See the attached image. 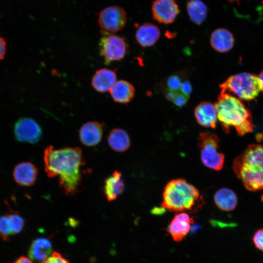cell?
<instances>
[{
    "mask_svg": "<svg viewBox=\"0 0 263 263\" xmlns=\"http://www.w3.org/2000/svg\"><path fill=\"white\" fill-rule=\"evenodd\" d=\"M43 159L48 177L58 176L59 184L64 193L76 195L81 182L80 168L85 165L81 150L77 147L55 149L49 146L44 150Z\"/></svg>",
    "mask_w": 263,
    "mask_h": 263,
    "instance_id": "obj_1",
    "label": "cell"
},
{
    "mask_svg": "<svg viewBox=\"0 0 263 263\" xmlns=\"http://www.w3.org/2000/svg\"><path fill=\"white\" fill-rule=\"evenodd\" d=\"M215 106L217 117L226 133H229L231 128L240 136L253 131L251 113L242 100L230 94L221 93Z\"/></svg>",
    "mask_w": 263,
    "mask_h": 263,
    "instance_id": "obj_2",
    "label": "cell"
},
{
    "mask_svg": "<svg viewBox=\"0 0 263 263\" xmlns=\"http://www.w3.org/2000/svg\"><path fill=\"white\" fill-rule=\"evenodd\" d=\"M232 169L246 189H263V145L250 144L233 162Z\"/></svg>",
    "mask_w": 263,
    "mask_h": 263,
    "instance_id": "obj_3",
    "label": "cell"
},
{
    "mask_svg": "<svg viewBox=\"0 0 263 263\" xmlns=\"http://www.w3.org/2000/svg\"><path fill=\"white\" fill-rule=\"evenodd\" d=\"M162 206L170 211L193 209L200 197L198 189L185 179H173L165 186Z\"/></svg>",
    "mask_w": 263,
    "mask_h": 263,
    "instance_id": "obj_4",
    "label": "cell"
},
{
    "mask_svg": "<svg viewBox=\"0 0 263 263\" xmlns=\"http://www.w3.org/2000/svg\"><path fill=\"white\" fill-rule=\"evenodd\" d=\"M221 93L233 94L241 100L255 99L262 91L259 77L248 73H241L228 77L220 85Z\"/></svg>",
    "mask_w": 263,
    "mask_h": 263,
    "instance_id": "obj_5",
    "label": "cell"
},
{
    "mask_svg": "<svg viewBox=\"0 0 263 263\" xmlns=\"http://www.w3.org/2000/svg\"><path fill=\"white\" fill-rule=\"evenodd\" d=\"M160 88L166 98L177 107L185 105L192 90L189 76L182 71L165 77L160 83Z\"/></svg>",
    "mask_w": 263,
    "mask_h": 263,
    "instance_id": "obj_6",
    "label": "cell"
},
{
    "mask_svg": "<svg viewBox=\"0 0 263 263\" xmlns=\"http://www.w3.org/2000/svg\"><path fill=\"white\" fill-rule=\"evenodd\" d=\"M219 138L214 133L201 132L198 137L202 162L205 166L216 171L223 168L225 162V155L219 151Z\"/></svg>",
    "mask_w": 263,
    "mask_h": 263,
    "instance_id": "obj_7",
    "label": "cell"
},
{
    "mask_svg": "<svg viewBox=\"0 0 263 263\" xmlns=\"http://www.w3.org/2000/svg\"><path fill=\"white\" fill-rule=\"evenodd\" d=\"M99 42V54L104 63L109 65L122 59L127 52V44L122 37L102 31Z\"/></svg>",
    "mask_w": 263,
    "mask_h": 263,
    "instance_id": "obj_8",
    "label": "cell"
},
{
    "mask_svg": "<svg viewBox=\"0 0 263 263\" xmlns=\"http://www.w3.org/2000/svg\"><path fill=\"white\" fill-rule=\"evenodd\" d=\"M127 15L124 9L117 5L107 7L99 13V26L102 31L113 33L121 30L126 25Z\"/></svg>",
    "mask_w": 263,
    "mask_h": 263,
    "instance_id": "obj_9",
    "label": "cell"
},
{
    "mask_svg": "<svg viewBox=\"0 0 263 263\" xmlns=\"http://www.w3.org/2000/svg\"><path fill=\"white\" fill-rule=\"evenodd\" d=\"M14 131L16 139L20 142L36 144L39 141L42 135L39 124L28 117L18 119L14 125Z\"/></svg>",
    "mask_w": 263,
    "mask_h": 263,
    "instance_id": "obj_10",
    "label": "cell"
},
{
    "mask_svg": "<svg viewBox=\"0 0 263 263\" xmlns=\"http://www.w3.org/2000/svg\"><path fill=\"white\" fill-rule=\"evenodd\" d=\"M179 12L175 0H154L151 5L152 18L160 23L169 24L173 22Z\"/></svg>",
    "mask_w": 263,
    "mask_h": 263,
    "instance_id": "obj_11",
    "label": "cell"
},
{
    "mask_svg": "<svg viewBox=\"0 0 263 263\" xmlns=\"http://www.w3.org/2000/svg\"><path fill=\"white\" fill-rule=\"evenodd\" d=\"M193 224V219L188 213L180 212L170 221L168 231L174 241L180 242L187 235Z\"/></svg>",
    "mask_w": 263,
    "mask_h": 263,
    "instance_id": "obj_12",
    "label": "cell"
},
{
    "mask_svg": "<svg viewBox=\"0 0 263 263\" xmlns=\"http://www.w3.org/2000/svg\"><path fill=\"white\" fill-rule=\"evenodd\" d=\"M38 170L37 167L30 162H23L14 168L13 175L15 181L22 187H30L36 181Z\"/></svg>",
    "mask_w": 263,
    "mask_h": 263,
    "instance_id": "obj_13",
    "label": "cell"
},
{
    "mask_svg": "<svg viewBox=\"0 0 263 263\" xmlns=\"http://www.w3.org/2000/svg\"><path fill=\"white\" fill-rule=\"evenodd\" d=\"M102 125L95 121L84 124L79 131V136L81 143L87 147H93L99 144L102 138Z\"/></svg>",
    "mask_w": 263,
    "mask_h": 263,
    "instance_id": "obj_14",
    "label": "cell"
},
{
    "mask_svg": "<svg viewBox=\"0 0 263 263\" xmlns=\"http://www.w3.org/2000/svg\"><path fill=\"white\" fill-rule=\"evenodd\" d=\"M194 116L201 126L214 129L217 120V113L215 106L210 102L199 103L194 109Z\"/></svg>",
    "mask_w": 263,
    "mask_h": 263,
    "instance_id": "obj_15",
    "label": "cell"
},
{
    "mask_svg": "<svg viewBox=\"0 0 263 263\" xmlns=\"http://www.w3.org/2000/svg\"><path fill=\"white\" fill-rule=\"evenodd\" d=\"M117 76L115 70L102 68L95 72L92 78V86L97 92H110L116 83Z\"/></svg>",
    "mask_w": 263,
    "mask_h": 263,
    "instance_id": "obj_16",
    "label": "cell"
},
{
    "mask_svg": "<svg viewBox=\"0 0 263 263\" xmlns=\"http://www.w3.org/2000/svg\"><path fill=\"white\" fill-rule=\"evenodd\" d=\"M124 189L125 183L122 174L118 170H114L104 181L103 191L107 200L109 202L116 200L122 194Z\"/></svg>",
    "mask_w": 263,
    "mask_h": 263,
    "instance_id": "obj_17",
    "label": "cell"
},
{
    "mask_svg": "<svg viewBox=\"0 0 263 263\" xmlns=\"http://www.w3.org/2000/svg\"><path fill=\"white\" fill-rule=\"evenodd\" d=\"M135 39L142 47L153 45L160 36V29L151 23H145L138 27L135 32Z\"/></svg>",
    "mask_w": 263,
    "mask_h": 263,
    "instance_id": "obj_18",
    "label": "cell"
},
{
    "mask_svg": "<svg viewBox=\"0 0 263 263\" xmlns=\"http://www.w3.org/2000/svg\"><path fill=\"white\" fill-rule=\"evenodd\" d=\"M210 43L216 51L225 53L233 48L234 39L232 34L228 30L224 28H219L212 33Z\"/></svg>",
    "mask_w": 263,
    "mask_h": 263,
    "instance_id": "obj_19",
    "label": "cell"
},
{
    "mask_svg": "<svg viewBox=\"0 0 263 263\" xmlns=\"http://www.w3.org/2000/svg\"><path fill=\"white\" fill-rule=\"evenodd\" d=\"M53 252L50 241L46 238H38L32 243L29 249L28 255L30 259L41 263Z\"/></svg>",
    "mask_w": 263,
    "mask_h": 263,
    "instance_id": "obj_20",
    "label": "cell"
},
{
    "mask_svg": "<svg viewBox=\"0 0 263 263\" xmlns=\"http://www.w3.org/2000/svg\"><path fill=\"white\" fill-rule=\"evenodd\" d=\"M112 99L116 102L128 103L133 98L135 89L132 84L124 80L117 81L110 91Z\"/></svg>",
    "mask_w": 263,
    "mask_h": 263,
    "instance_id": "obj_21",
    "label": "cell"
},
{
    "mask_svg": "<svg viewBox=\"0 0 263 263\" xmlns=\"http://www.w3.org/2000/svg\"><path fill=\"white\" fill-rule=\"evenodd\" d=\"M214 200L219 208L225 211L234 209L238 202L236 193L232 190L225 188H220L216 192Z\"/></svg>",
    "mask_w": 263,
    "mask_h": 263,
    "instance_id": "obj_22",
    "label": "cell"
},
{
    "mask_svg": "<svg viewBox=\"0 0 263 263\" xmlns=\"http://www.w3.org/2000/svg\"><path fill=\"white\" fill-rule=\"evenodd\" d=\"M108 143L113 150L124 152L130 148L131 141L128 133L125 130L114 128L108 135Z\"/></svg>",
    "mask_w": 263,
    "mask_h": 263,
    "instance_id": "obj_23",
    "label": "cell"
},
{
    "mask_svg": "<svg viewBox=\"0 0 263 263\" xmlns=\"http://www.w3.org/2000/svg\"><path fill=\"white\" fill-rule=\"evenodd\" d=\"M188 17L192 22L201 25L206 20L207 15V7L201 0H189L186 5Z\"/></svg>",
    "mask_w": 263,
    "mask_h": 263,
    "instance_id": "obj_24",
    "label": "cell"
},
{
    "mask_svg": "<svg viewBox=\"0 0 263 263\" xmlns=\"http://www.w3.org/2000/svg\"><path fill=\"white\" fill-rule=\"evenodd\" d=\"M6 215L9 220L13 234L21 232L25 224L24 219L17 211H11Z\"/></svg>",
    "mask_w": 263,
    "mask_h": 263,
    "instance_id": "obj_25",
    "label": "cell"
},
{
    "mask_svg": "<svg viewBox=\"0 0 263 263\" xmlns=\"http://www.w3.org/2000/svg\"><path fill=\"white\" fill-rule=\"evenodd\" d=\"M0 234L2 239L7 241L13 235L9 219L6 214L0 217Z\"/></svg>",
    "mask_w": 263,
    "mask_h": 263,
    "instance_id": "obj_26",
    "label": "cell"
},
{
    "mask_svg": "<svg viewBox=\"0 0 263 263\" xmlns=\"http://www.w3.org/2000/svg\"><path fill=\"white\" fill-rule=\"evenodd\" d=\"M40 263H70L60 253L54 252L50 256Z\"/></svg>",
    "mask_w": 263,
    "mask_h": 263,
    "instance_id": "obj_27",
    "label": "cell"
},
{
    "mask_svg": "<svg viewBox=\"0 0 263 263\" xmlns=\"http://www.w3.org/2000/svg\"><path fill=\"white\" fill-rule=\"evenodd\" d=\"M253 241L255 246L263 251V228L258 229L254 234Z\"/></svg>",
    "mask_w": 263,
    "mask_h": 263,
    "instance_id": "obj_28",
    "label": "cell"
},
{
    "mask_svg": "<svg viewBox=\"0 0 263 263\" xmlns=\"http://www.w3.org/2000/svg\"><path fill=\"white\" fill-rule=\"evenodd\" d=\"M6 43L4 38L0 36V60L3 59L6 54Z\"/></svg>",
    "mask_w": 263,
    "mask_h": 263,
    "instance_id": "obj_29",
    "label": "cell"
},
{
    "mask_svg": "<svg viewBox=\"0 0 263 263\" xmlns=\"http://www.w3.org/2000/svg\"><path fill=\"white\" fill-rule=\"evenodd\" d=\"M13 263H33L32 260L25 256H20Z\"/></svg>",
    "mask_w": 263,
    "mask_h": 263,
    "instance_id": "obj_30",
    "label": "cell"
},
{
    "mask_svg": "<svg viewBox=\"0 0 263 263\" xmlns=\"http://www.w3.org/2000/svg\"><path fill=\"white\" fill-rule=\"evenodd\" d=\"M258 77L262 86V92H263V70L260 73Z\"/></svg>",
    "mask_w": 263,
    "mask_h": 263,
    "instance_id": "obj_31",
    "label": "cell"
},
{
    "mask_svg": "<svg viewBox=\"0 0 263 263\" xmlns=\"http://www.w3.org/2000/svg\"><path fill=\"white\" fill-rule=\"evenodd\" d=\"M262 200L263 201V195L262 196Z\"/></svg>",
    "mask_w": 263,
    "mask_h": 263,
    "instance_id": "obj_32",
    "label": "cell"
},
{
    "mask_svg": "<svg viewBox=\"0 0 263 263\" xmlns=\"http://www.w3.org/2000/svg\"></svg>",
    "mask_w": 263,
    "mask_h": 263,
    "instance_id": "obj_33",
    "label": "cell"
}]
</instances>
